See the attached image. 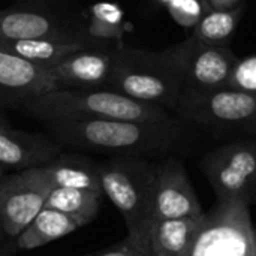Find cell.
Instances as JSON below:
<instances>
[{
    "label": "cell",
    "instance_id": "obj_1",
    "mask_svg": "<svg viewBox=\"0 0 256 256\" xmlns=\"http://www.w3.org/2000/svg\"><path fill=\"white\" fill-rule=\"evenodd\" d=\"M46 134L62 147L76 152L111 154V158L164 159L186 138L177 118L166 122L80 120L44 123Z\"/></svg>",
    "mask_w": 256,
    "mask_h": 256
},
{
    "label": "cell",
    "instance_id": "obj_2",
    "mask_svg": "<svg viewBox=\"0 0 256 256\" xmlns=\"http://www.w3.org/2000/svg\"><path fill=\"white\" fill-rule=\"evenodd\" d=\"M20 110L40 120L80 122V120H122V122H166L171 111L138 102L108 88H62L51 90L27 100Z\"/></svg>",
    "mask_w": 256,
    "mask_h": 256
},
{
    "label": "cell",
    "instance_id": "obj_3",
    "mask_svg": "<svg viewBox=\"0 0 256 256\" xmlns=\"http://www.w3.org/2000/svg\"><path fill=\"white\" fill-rule=\"evenodd\" d=\"M99 174L104 196H108L120 212L128 238L141 252L152 256L156 164L144 158H108L99 164Z\"/></svg>",
    "mask_w": 256,
    "mask_h": 256
},
{
    "label": "cell",
    "instance_id": "obj_4",
    "mask_svg": "<svg viewBox=\"0 0 256 256\" xmlns=\"http://www.w3.org/2000/svg\"><path fill=\"white\" fill-rule=\"evenodd\" d=\"M105 88L168 111L177 110L184 90L160 52L124 46L116 50L114 68Z\"/></svg>",
    "mask_w": 256,
    "mask_h": 256
},
{
    "label": "cell",
    "instance_id": "obj_5",
    "mask_svg": "<svg viewBox=\"0 0 256 256\" xmlns=\"http://www.w3.org/2000/svg\"><path fill=\"white\" fill-rule=\"evenodd\" d=\"M176 112L186 122L218 132L256 134V94L236 88H184Z\"/></svg>",
    "mask_w": 256,
    "mask_h": 256
},
{
    "label": "cell",
    "instance_id": "obj_6",
    "mask_svg": "<svg viewBox=\"0 0 256 256\" xmlns=\"http://www.w3.org/2000/svg\"><path fill=\"white\" fill-rule=\"evenodd\" d=\"M248 200L216 201L190 256H256L255 228Z\"/></svg>",
    "mask_w": 256,
    "mask_h": 256
},
{
    "label": "cell",
    "instance_id": "obj_7",
    "mask_svg": "<svg viewBox=\"0 0 256 256\" xmlns=\"http://www.w3.org/2000/svg\"><path fill=\"white\" fill-rule=\"evenodd\" d=\"M184 88L212 90L226 87L237 57L224 45L189 38L160 52Z\"/></svg>",
    "mask_w": 256,
    "mask_h": 256
},
{
    "label": "cell",
    "instance_id": "obj_8",
    "mask_svg": "<svg viewBox=\"0 0 256 256\" xmlns=\"http://www.w3.org/2000/svg\"><path fill=\"white\" fill-rule=\"evenodd\" d=\"M216 201L248 200L256 188V138L224 144L208 152L201 160Z\"/></svg>",
    "mask_w": 256,
    "mask_h": 256
},
{
    "label": "cell",
    "instance_id": "obj_9",
    "mask_svg": "<svg viewBox=\"0 0 256 256\" xmlns=\"http://www.w3.org/2000/svg\"><path fill=\"white\" fill-rule=\"evenodd\" d=\"M52 189L42 166L0 176V220L9 237L16 238L34 220Z\"/></svg>",
    "mask_w": 256,
    "mask_h": 256
},
{
    "label": "cell",
    "instance_id": "obj_10",
    "mask_svg": "<svg viewBox=\"0 0 256 256\" xmlns=\"http://www.w3.org/2000/svg\"><path fill=\"white\" fill-rule=\"evenodd\" d=\"M204 213L183 160L172 154L160 159L156 164L153 222L194 218Z\"/></svg>",
    "mask_w": 256,
    "mask_h": 256
},
{
    "label": "cell",
    "instance_id": "obj_11",
    "mask_svg": "<svg viewBox=\"0 0 256 256\" xmlns=\"http://www.w3.org/2000/svg\"><path fill=\"white\" fill-rule=\"evenodd\" d=\"M86 36L82 26L64 14L44 6L0 9V40Z\"/></svg>",
    "mask_w": 256,
    "mask_h": 256
},
{
    "label": "cell",
    "instance_id": "obj_12",
    "mask_svg": "<svg viewBox=\"0 0 256 256\" xmlns=\"http://www.w3.org/2000/svg\"><path fill=\"white\" fill-rule=\"evenodd\" d=\"M51 90H56L51 66L32 63L0 48V106L21 108Z\"/></svg>",
    "mask_w": 256,
    "mask_h": 256
},
{
    "label": "cell",
    "instance_id": "obj_13",
    "mask_svg": "<svg viewBox=\"0 0 256 256\" xmlns=\"http://www.w3.org/2000/svg\"><path fill=\"white\" fill-rule=\"evenodd\" d=\"M117 48H87L52 64L51 75L56 90L105 88L114 68Z\"/></svg>",
    "mask_w": 256,
    "mask_h": 256
},
{
    "label": "cell",
    "instance_id": "obj_14",
    "mask_svg": "<svg viewBox=\"0 0 256 256\" xmlns=\"http://www.w3.org/2000/svg\"><path fill=\"white\" fill-rule=\"evenodd\" d=\"M60 153L62 147L48 134L10 126L0 130V170L4 172L45 166Z\"/></svg>",
    "mask_w": 256,
    "mask_h": 256
},
{
    "label": "cell",
    "instance_id": "obj_15",
    "mask_svg": "<svg viewBox=\"0 0 256 256\" xmlns=\"http://www.w3.org/2000/svg\"><path fill=\"white\" fill-rule=\"evenodd\" d=\"M206 220V213L194 218L153 222L150 231L152 256H190Z\"/></svg>",
    "mask_w": 256,
    "mask_h": 256
},
{
    "label": "cell",
    "instance_id": "obj_16",
    "mask_svg": "<svg viewBox=\"0 0 256 256\" xmlns=\"http://www.w3.org/2000/svg\"><path fill=\"white\" fill-rule=\"evenodd\" d=\"M93 46L94 45L86 36L0 40V48L21 58H26L32 63H38L44 66H52L78 51Z\"/></svg>",
    "mask_w": 256,
    "mask_h": 256
},
{
    "label": "cell",
    "instance_id": "obj_17",
    "mask_svg": "<svg viewBox=\"0 0 256 256\" xmlns=\"http://www.w3.org/2000/svg\"><path fill=\"white\" fill-rule=\"evenodd\" d=\"M42 168L54 189L68 188L104 194L99 164L88 156L81 153H60Z\"/></svg>",
    "mask_w": 256,
    "mask_h": 256
},
{
    "label": "cell",
    "instance_id": "obj_18",
    "mask_svg": "<svg viewBox=\"0 0 256 256\" xmlns=\"http://www.w3.org/2000/svg\"><path fill=\"white\" fill-rule=\"evenodd\" d=\"M84 225L87 224L78 218L45 207L15 238V248L16 250H33L69 236Z\"/></svg>",
    "mask_w": 256,
    "mask_h": 256
},
{
    "label": "cell",
    "instance_id": "obj_19",
    "mask_svg": "<svg viewBox=\"0 0 256 256\" xmlns=\"http://www.w3.org/2000/svg\"><path fill=\"white\" fill-rule=\"evenodd\" d=\"M82 28L86 38L94 46H100L104 42H118L124 34L123 10L116 3H94L88 10L87 24Z\"/></svg>",
    "mask_w": 256,
    "mask_h": 256
},
{
    "label": "cell",
    "instance_id": "obj_20",
    "mask_svg": "<svg viewBox=\"0 0 256 256\" xmlns=\"http://www.w3.org/2000/svg\"><path fill=\"white\" fill-rule=\"evenodd\" d=\"M102 198L104 194L99 192L56 188L50 194L45 207L78 218L86 224H88L98 216L102 204Z\"/></svg>",
    "mask_w": 256,
    "mask_h": 256
},
{
    "label": "cell",
    "instance_id": "obj_21",
    "mask_svg": "<svg viewBox=\"0 0 256 256\" xmlns=\"http://www.w3.org/2000/svg\"><path fill=\"white\" fill-rule=\"evenodd\" d=\"M242 14L243 3L230 9H210L194 27L192 38L206 44L222 45L236 32Z\"/></svg>",
    "mask_w": 256,
    "mask_h": 256
},
{
    "label": "cell",
    "instance_id": "obj_22",
    "mask_svg": "<svg viewBox=\"0 0 256 256\" xmlns=\"http://www.w3.org/2000/svg\"><path fill=\"white\" fill-rule=\"evenodd\" d=\"M165 8L171 18L183 27H195L206 12L210 10L207 0H154Z\"/></svg>",
    "mask_w": 256,
    "mask_h": 256
},
{
    "label": "cell",
    "instance_id": "obj_23",
    "mask_svg": "<svg viewBox=\"0 0 256 256\" xmlns=\"http://www.w3.org/2000/svg\"><path fill=\"white\" fill-rule=\"evenodd\" d=\"M226 87L256 94V54L237 60Z\"/></svg>",
    "mask_w": 256,
    "mask_h": 256
},
{
    "label": "cell",
    "instance_id": "obj_24",
    "mask_svg": "<svg viewBox=\"0 0 256 256\" xmlns=\"http://www.w3.org/2000/svg\"><path fill=\"white\" fill-rule=\"evenodd\" d=\"M82 256H148L146 255L144 252H141L128 237L122 242V243H118V244H116V246H112V248H110V249H106V250H102V252H98V254H92V255H82Z\"/></svg>",
    "mask_w": 256,
    "mask_h": 256
},
{
    "label": "cell",
    "instance_id": "obj_25",
    "mask_svg": "<svg viewBox=\"0 0 256 256\" xmlns=\"http://www.w3.org/2000/svg\"><path fill=\"white\" fill-rule=\"evenodd\" d=\"M15 238L9 237L0 220V256H15Z\"/></svg>",
    "mask_w": 256,
    "mask_h": 256
},
{
    "label": "cell",
    "instance_id": "obj_26",
    "mask_svg": "<svg viewBox=\"0 0 256 256\" xmlns=\"http://www.w3.org/2000/svg\"><path fill=\"white\" fill-rule=\"evenodd\" d=\"M242 0H207L210 9H230L240 4Z\"/></svg>",
    "mask_w": 256,
    "mask_h": 256
},
{
    "label": "cell",
    "instance_id": "obj_27",
    "mask_svg": "<svg viewBox=\"0 0 256 256\" xmlns=\"http://www.w3.org/2000/svg\"><path fill=\"white\" fill-rule=\"evenodd\" d=\"M6 128H9V122H8V117L3 114V111L0 110V130Z\"/></svg>",
    "mask_w": 256,
    "mask_h": 256
},
{
    "label": "cell",
    "instance_id": "obj_28",
    "mask_svg": "<svg viewBox=\"0 0 256 256\" xmlns=\"http://www.w3.org/2000/svg\"><path fill=\"white\" fill-rule=\"evenodd\" d=\"M250 204H256V188L254 189L252 195H250Z\"/></svg>",
    "mask_w": 256,
    "mask_h": 256
},
{
    "label": "cell",
    "instance_id": "obj_29",
    "mask_svg": "<svg viewBox=\"0 0 256 256\" xmlns=\"http://www.w3.org/2000/svg\"><path fill=\"white\" fill-rule=\"evenodd\" d=\"M2 174H4V171H3V170H0V176H2Z\"/></svg>",
    "mask_w": 256,
    "mask_h": 256
},
{
    "label": "cell",
    "instance_id": "obj_30",
    "mask_svg": "<svg viewBox=\"0 0 256 256\" xmlns=\"http://www.w3.org/2000/svg\"><path fill=\"white\" fill-rule=\"evenodd\" d=\"M255 240H256V230H255Z\"/></svg>",
    "mask_w": 256,
    "mask_h": 256
}]
</instances>
